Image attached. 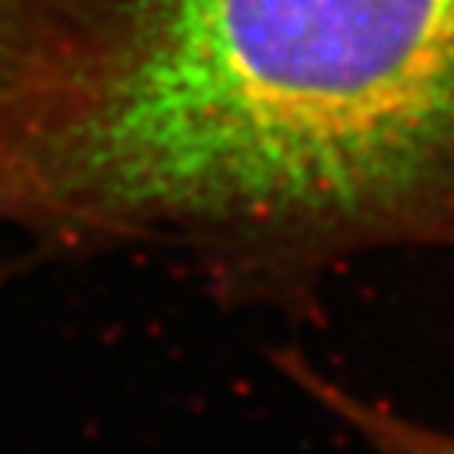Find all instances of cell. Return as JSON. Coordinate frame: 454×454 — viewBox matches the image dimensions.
Instances as JSON below:
<instances>
[{"label": "cell", "instance_id": "7a4b0ae2", "mask_svg": "<svg viewBox=\"0 0 454 454\" xmlns=\"http://www.w3.org/2000/svg\"><path fill=\"white\" fill-rule=\"evenodd\" d=\"M287 376L297 379L300 388L322 404L338 423H344L372 454H454V433L442 426L401 413L382 404L376 397L340 385L338 379L325 376L309 363L287 360Z\"/></svg>", "mask_w": 454, "mask_h": 454}, {"label": "cell", "instance_id": "6da1fadb", "mask_svg": "<svg viewBox=\"0 0 454 454\" xmlns=\"http://www.w3.org/2000/svg\"><path fill=\"white\" fill-rule=\"evenodd\" d=\"M0 224L253 284L454 247V0H20Z\"/></svg>", "mask_w": 454, "mask_h": 454}, {"label": "cell", "instance_id": "3957f363", "mask_svg": "<svg viewBox=\"0 0 454 454\" xmlns=\"http://www.w3.org/2000/svg\"><path fill=\"white\" fill-rule=\"evenodd\" d=\"M20 42V0H0V82L7 79Z\"/></svg>", "mask_w": 454, "mask_h": 454}]
</instances>
